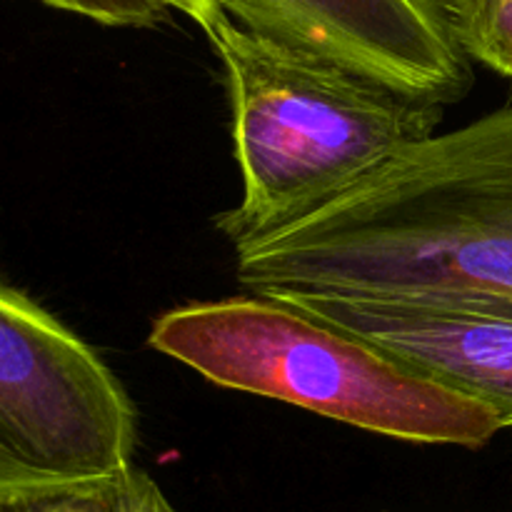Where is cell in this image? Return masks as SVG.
Returning a JSON list of instances; mask_svg holds the SVG:
<instances>
[{"mask_svg": "<svg viewBox=\"0 0 512 512\" xmlns=\"http://www.w3.org/2000/svg\"><path fill=\"white\" fill-rule=\"evenodd\" d=\"M233 248L250 293L512 295V105L405 145L318 208Z\"/></svg>", "mask_w": 512, "mask_h": 512, "instance_id": "6da1fadb", "label": "cell"}, {"mask_svg": "<svg viewBox=\"0 0 512 512\" xmlns=\"http://www.w3.org/2000/svg\"><path fill=\"white\" fill-rule=\"evenodd\" d=\"M205 35L228 83L243 178L240 203L215 218L233 245L318 208L443 123V103L253 33L228 13Z\"/></svg>", "mask_w": 512, "mask_h": 512, "instance_id": "7a4b0ae2", "label": "cell"}, {"mask_svg": "<svg viewBox=\"0 0 512 512\" xmlns=\"http://www.w3.org/2000/svg\"><path fill=\"white\" fill-rule=\"evenodd\" d=\"M148 345L220 388L408 443L478 450L505 430L480 400L260 293L168 310Z\"/></svg>", "mask_w": 512, "mask_h": 512, "instance_id": "3957f363", "label": "cell"}, {"mask_svg": "<svg viewBox=\"0 0 512 512\" xmlns=\"http://www.w3.org/2000/svg\"><path fill=\"white\" fill-rule=\"evenodd\" d=\"M138 410L88 343L0 280V495L113 478Z\"/></svg>", "mask_w": 512, "mask_h": 512, "instance_id": "277c9868", "label": "cell"}, {"mask_svg": "<svg viewBox=\"0 0 512 512\" xmlns=\"http://www.w3.org/2000/svg\"><path fill=\"white\" fill-rule=\"evenodd\" d=\"M268 298L355 335L468 398L512 428V295L485 290L428 293H303Z\"/></svg>", "mask_w": 512, "mask_h": 512, "instance_id": "5b68a950", "label": "cell"}, {"mask_svg": "<svg viewBox=\"0 0 512 512\" xmlns=\"http://www.w3.org/2000/svg\"><path fill=\"white\" fill-rule=\"evenodd\" d=\"M253 33L435 103L473 88L448 0H220Z\"/></svg>", "mask_w": 512, "mask_h": 512, "instance_id": "8992f818", "label": "cell"}, {"mask_svg": "<svg viewBox=\"0 0 512 512\" xmlns=\"http://www.w3.org/2000/svg\"><path fill=\"white\" fill-rule=\"evenodd\" d=\"M448 10L465 55L512 80V0H448Z\"/></svg>", "mask_w": 512, "mask_h": 512, "instance_id": "52a82bcc", "label": "cell"}, {"mask_svg": "<svg viewBox=\"0 0 512 512\" xmlns=\"http://www.w3.org/2000/svg\"><path fill=\"white\" fill-rule=\"evenodd\" d=\"M128 470L113 475V478L88 480V483L3 493L0 495V512H115L123 500Z\"/></svg>", "mask_w": 512, "mask_h": 512, "instance_id": "ba28073f", "label": "cell"}, {"mask_svg": "<svg viewBox=\"0 0 512 512\" xmlns=\"http://www.w3.org/2000/svg\"><path fill=\"white\" fill-rule=\"evenodd\" d=\"M48 8L83 15L108 28H155L168 20V0H33Z\"/></svg>", "mask_w": 512, "mask_h": 512, "instance_id": "9c48e42d", "label": "cell"}, {"mask_svg": "<svg viewBox=\"0 0 512 512\" xmlns=\"http://www.w3.org/2000/svg\"><path fill=\"white\" fill-rule=\"evenodd\" d=\"M115 512H178L168 503L163 490L158 488L153 478L145 470L130 468L128 478H125L123 500Z\"/></svg>", "mask_w": 512, "mask_h": 512, "instance_id": "30bf717a", "label": "cell"}, {"mask_svg": "<svg viewBox=\"0 0 512 512\" xmlns=\"http://www.w3.org/2000/svg\"><path fill=\"white\" fill-rule=\"evenodd\" d=\"M168 5L173 10H178V13L188 15V18L193 20V23H198L203 30L225 13L220 0H168Z\"/></svg>", "mask_w": 512, "mask_h": 512, "instance_id": "8fae6325", "label": "cell"}]
</instances>
